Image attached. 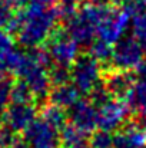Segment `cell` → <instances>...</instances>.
<instances>
[{
  "instance_id": "cell-1",
  "label": "cell",
  "mask_w": 146,
  "mask_h": 148,
  "mask_svg": "<svg viewBox=\"0 0 146 148\" xmlns=\"http://www.w3.org/2000/svg\"><path fill=\"white\" fill-rule=\"evenodd\" d=\"M60 20V7H42L29 4L14 14L6 32L14 36L22 46L37 49L48 43L52 35L59 29Z\"/></svg>"
},
{
  "instance_id": "cell-2",
  "label": "cell",
  "mask_w": 146,
  "mask_h": 148,
  "mask_svg": "<svg viewBox=\"0 0 146 148\" xmlns=\"http://www.w3.org/2000/svg\"><path fill=\"white\" fill-rule=\"evenodd\" d=\"M109 7L105 4H83L66 20L67 35L77 43L90 46L97 36V27L106 16Z\"/></svg>"
},
{
  "instance_id": "cell-3",
  "label": "cell",
  "mask_w": 146,
  "mask_h": 148,
  "mask_svg": "<svg viewBox=\"0 0 146 148\" xmlns=\"http://www.w3.org/2000/svg\"><path fill=\"white\" fill-rule=\"evenodd\" d=\"M70 71L72 84L79 89L80 94L90 95L102 84V65L89 53L80 55Z\"/></svg>"
},
{
  "instance_id": "cell-4",
  "label": "cell",
  "mask_w": 146,
  "mask_h": 148,
  "mask_svg": "<svg viewBox=\"0 0 146 148\" xmlns=\"http://www.w3.org/2000/svg\"><path fill=\"white\" fill-rule=\"evenodd\" d=\"M145 56V49L135 38H122L113 48L110 68L125 72L138 71Z\"/></svg>"
},
{
  "instance_id": "cell-5",
  "label": "cell",
  "mask_w": 146,
  "mask_h": 148,
  "mask_svg": "<svg viewBox=\"0 0 146 148\" xmlns=\"http://www.w3.org/2000/svg\"><path fill=\"white\" fill-rule=\"evenodd\" d=\"M45 49L48 50L54 65H62L72 68L79 55V45L67 35L66 30L57 29L52 38L45 45Z\"/></svg>"
},
{
  "instance_id": "cell-6",
  "label": "cell",
  "mask_w": 146,
  "mask_h": 148,
  "mask_svg": "<svg viewBox=\"0 0 146 148\" xmlns=\"http://www.w3.org/2000/svg\"><path fill=\"white\" fill-rule=\"evenodd\" d=\"M130 116L132 114L125 99L110 98L97 108V122L102 131H119L129 122Z\"/></svg>"
},
{
  "instance_id": "cell-7",
  "label": "cell",
  "mask_w": 146,
  "mask_h": 148,
  "mask_svg": "<svg viewBox=\"0 0 146 148\" xmlns=\"http://www.w3.org/2000/svg\"><path fill=\"white\" fill-rule=\"evenodd\" d=\"M130 23V16L122 7H109L106 16L97 27V39L116 45Z\"/></svg>"
},
{
  "instance_id": "cell-8",
  "label": "cell",
  "mask_w": 146,
  "mask_h": 148,
  "mask_svg": "<svg viewBox=\"0 0 146 148\" xmlns=\"http://www.w3.org/2000/svg\"><path fill=\"white\" fill-rule=\"evenodd\" d=\"M37 106L33 105H20V103H10L1 112V122L3 125L13 132L14 135L26 134V131L32 127L36 121Z\"/></svg>"
},
{
  "instance_id": "cell-9",
  "label": "cell",
  "mask_w": 146,
  "mask_h": 148,
  "mask_svg": "<svg viewBox=\"0 0 146 148\" xmlns=\"http://www.w3.org/2000/svg\"><path fill=\"white\" fill-rule=\"evenodd\" d=\"M136 79L132 72L117 71L110 66L102 68V85L112 98L126 99Z\"/></svg>"
},
{
  "instance_id": "cell-10",
  "label": "cell",
  "mask_w": 146,
  "mask_h": 148,
  "mask_svg": "<svg viewBox=\"0 0 146 148\" xmlns=\"http://www.w3.org/2000/svg\"><path fill=\"white\" fill-rule=\"evenodd\" d=\"M24 138L30 148H62L59 131L52 128L43 119H36L26 131Z\"/></svg>"
},
{
  "instance_id": "cell-11",
  "label": "cell",
  "mask_w": 146,
  "mask_h": 148,
  "mask_svg": "<svg viewBox=\"0 0 146 148\" xmlns=\"http://www.w3.org/2000/svg\"><path fill=\"white\" fill-rule=\"evenodd\" d=\"M70 124L86 135H92L99 128L97 122V108L90 101H79L70 109Z\"/></svg>"
},
{
  "instance_id": "cell-12",
  "label": "cell",
  "mask_w": 146,
  "mask_h": 148,
  "mask_svg": "<svg viewBox=\"0 0 146 148\" xmlns=\"http://www.w3.org/2000/svg\"><path fill=\"white\" fill-rule=\"evenodd\" d=\"M146 145V130L136 121L128 122L113 135L115 148H143Z\"/></svg>"
},
{
  "instance_id": "cell-13",
  "label": "cell",
  "mask_w": 146,
  "mask_h": 148,
  "mask_svg": "<svg viewBox=\"0 0 146 148\" xmlns=\"http://www.w3.org/2000/svg\"><path fill=\"white\" fill-rule=\"evenodd\" d=\"M48 98L49 102L53 105H57L63 109H72L80 101V92L70 82V84L60 85V86H52Z\"/></svg>"
},
{
  "instance_id": "cell-14",
  "label": "cell",
  "mask_w": 146,
  "mask_h": 148,
  "mask_svg": "<svg viewBox=\"0 0 146 148\" xmlns=\"http://www.w3.org/2000/svg\"><path fill=\"white\" fill-rule=\"evenodd\" d=\"M125 101L135 119L146 118V79H138Z\"/></svg>"
},
{
  "instance_id": "cell-15",
  "label": "cell",
  "mask_w": 146,
  "mask_h": 148,
  "mask_svg": "<svg viewBox=\"0 0 146 148\" xmlns=\"http://www.w3.org/2000/svg\"><path fill=\"white\" fill-rule=\"evenodd\" d=\"M59 140L62 148H92L89 137L73 124H66L59 131Z\"/></svg>"
},
{
  "instance_id": "cell-16",
  "label": "cell",
  "mask_w": 146,
  "mask_h": 148,
  "mask_svg": "<svg viewBox=\"0 0 146 148\" xmlns=\"http://www.w3.org/2000/svg\"><path fill=\"white\" fill-rule=\"evenodd\" d=\"M40 119H43L45 122H48L52 128H54L56 131H60L67 122V114L66 109L53 105L50 102H45L40 106Z\"/></svg>"
},
{
  "instance_id": "cell-17",
  "label": "cell",
  "mask_w": 146,
  "mask_h": 148,
  "mask_svg": "<svg viewBox=\"0 0 146 148\" xmlns=\"http://www.w3.org/2000/svg\"><path fill=\"white\" fill-rule=\"evenodd\" d=\"M36 95L30 89V86L20 81L14 79L12 85V94H10V103H20V105H33L36 103Z\"/></svg>"
},
{
  "instance_id": "cell-18",
  "label": "cell",
  "mask_w": 146,
  "mask_h": 148,
  "mask_svg": "<svg viewBox=\"0 0 146 148\" xmlns=\"http://www.w3.org/2000/svg\"><path fill=\"white\" fill-rule=\"evenodd\" d=\"M89 55L93 59H96L97 62L102 65V68H107L110 65V60H112L113 48H112L110 43L97 39L89 46Z\"/></svg>"
},
{
  "instance_id": "cell-19",
  "label": "cell",
  "mask_w": 146,
  "mask_h": 148,
  "mask_svg": "<svg viewBox=\"0 0 146 148\" xmlns=\"http://www.w3.org/2000/svg\"><path fill=\"white\" fill-rule=\"evenodd\" d=\"M49 76H50L52 86H60L72 82V71L67 66L53 65L49 69Z\"/></svg>"
},
{
  "instance_id": "cell-20",
  "label": "cell",
  "mask_w": 146,
  "mask_h": 148,
  "mask_svg": "<svg viewBox=\"0 0 146 148\" xmlns=\"http://www.w3.org/2000/svg\"><path fill=\"white\" fill-rule=\"evenodd\" d=\"M130 22H132L133 38L138 39L141 43L142 42L146 43V7L139 13H136L135 16H132Z\"/></svg>"
},
{
  "instance_id": "cell-21",
  "label": "cell",
  "mask_w": 146,
  "mask_h": 148,
  "mask_svg": "<svg viewBox=\"0 0 146 148\" xmlns=\"http://www.w3.org/2000/svg\"><path fill=\"white\" fill-rule=\"evenodd\" d=\"M89 143L92 148H112L113 147V135L107 131H95L89 137Z\"/></svg>"
},
{
  "instance_id": "cell-22",
  "label": "cell",
  "mask_w": 146,
  "mask_h": 148,
  "mask_svg": "<svg viewBox=\"0 0 146 148\" xmlns=\"http://www.w3.org/2000/svg\"><path fill=\"white\" fill-rule=\"evenodd\" d=\"M12 78L6 76L0 81V112H3L9 105H10V94H12V85H13Z\"/></svg>"
},
{
  "instance_id": "cell-23",
  "label": "cell",
  "mask_w": 146,
  "mask_h": 148,
  "mask_svg": "<svg viewBox=\"0 0 146 148\" xmlns=\"http://www.w3.org/2000/svg\"><path fill=\"white\" fill-rule=\"evenodd\" d=\"M146 7V0H123L122 1V9L130 16H135L136 13H139L141 10H143Z\"/></svg>"
},
{
  "instance_id": "cell-24",
  "label": "cell",
  "mask_w": 146,
  "mask_h": 148,
  "mask_svg": "<svg viewBox=\"0 0 146 148\" xmlns=\"http://www.w3.org/2000/svg\"><path fill=\"white\" fill-rule=\"evenodd\" d=\"M14 14L16 13L13 12V9L10 6H7L4 3H0V29H4L6 30L9 27L10 22L13 20Z\"/></svg>"
},
{
  "instance_id": "cell-25",
  "label": "cell",
  "mask_w": 146,
  "mask_h": 148,
  "mask_svg": "<svg viewBox=\"0 0 146 148\" xmlns=\"http://www.w3.org/2000/svg\"><path fill=\"white\" fill-rule=\"evenodd\" d=\"M60 3V10H62V20H67L75 12H76V7L77 4L80 3V0H59Z\"/></svg>"
},
{
  "instance_id": "cell-26",
  "label": "cell",
  "mask_w": 146,
  "mask_h": 148,
  "mask_svg": "<svg viewBox=\"0 0 146 148\" xmlns=\"http://www.w3.org/2000/svg\"><path fill=\"white\" fill-rule=\"evenodd\" d=\"M14 140L13 132H10L6 127H0V148H9Z\"/></svg>"
},
{
  "instance_id": "cell-27",
  "label": "cell",
  "mask_w": 146,
  "mask_h": 148,
  "mask_svg": "<svg viewBox=\"0 0 146 148\" xmlns=\"http://www.w3.org/2000/svg\"><path fill=\"white\" fill-rule=\"evenodd\" d=\"M26 1H27V0H0V3H4V4L10 6L12 9H13V7H20V6H23Z\"/></svg>"
},
{
  "instance_id": "cell-28",
  "label": "cell",
  "mask_w": 146,
  "mask_h": 148,
  "mask_svg": "<svg viewBox=\"0 0 146 148\" xmlns=\"http://www.w3.org/2000/svg\"><path fill=\"white\" fill-rule=\"evenodd\" d=\"M56 0H30V4L42 6V7H52Z\"/></svg>"
},
{
  "instance_id": "cell-29",
  "label": "cell",
  "mask_w": 146,
  "mask_h": 148,
  "mask_svg": "<svg viewBox=\"0 0 146 148\" xmlns=\"http://www.w3.org/2000/svg\"><path fill=\"white\" fill-rule=\"evenodd\" d=\"M9 148H30V147H29V144H27L26 141L16 138V140L10 144V147H9Z\"/></svg>"
},
{
  "instance_id": "cell-30",
  "label": "cell",
  "mask_w": 146,
  "mask_h": 148,
  "mask_svg": "<svg viewBox=\"0 0 146 148\" xmlns=\"http://www.w3.org/2000/svg\"><path fill=\"white\" fill-rule=\"evenodd\" d=\"M138 73L141 75V78L146 79V49H145V56H143V60H142V63H141V65H139V68H138Z\"/></svg>"
},
{
  "instance_id": "cell-31",
  "label": "cell",
  "mask_w": 146,
  "mask_h": 148,
  "mask_svg": "<svg viewBox=\"0 0 146 148\" xmlns=\"http://www.w3.org/2000/svg\"><path fill=\"white\" fill-rule=\"evenodd\" d=\"M6 72H7V71H6V66H4V63H3V60L0 59V81H1L3 78H6V75H4Z\"/></svg>"
},
{
  "instance_id": "cell-32",
  "label": "cell",
  "mask_w": 146,
  "mask_h": 148,
  "mask_svg": "<svg viewBox=\"0 0 146 148\" xmlns=\"http://www.w3.org/2000/svg\"><path fill=\"white\" fill-rule=\"evenodd\" d=\"M89 3L92 4H105V3H109V0H88Z\"/></svg>"
},
{
  "instance_id": "cell-33",
  "label": "cell",
  "mask_w": 146,
  "mask_h": 148,
  "mask_svg": "<svg viewBox=\"0 0 146 148\" xmlns=\"http://www.w3.org/2000/svg\"><path fill=\"white\" fill-rule=\"evenodd\" d=\"M0 127H1V116H0Z\"/></svg>"
},
{
  "instance_id": "cell-34",
  "label": "cell",
  "mask_w": 146,
  "mask_h": 148,
  "mask_svg": "<svg viewBox=\"0 0 146 148\" xmlns=\"http://www.w3.org/2000/svg\"><path fill=\"white\" fill-rule=\"evenodd\" d=\"M145 130H146V128H145Z\"/></svg>"
}]
</instances>
